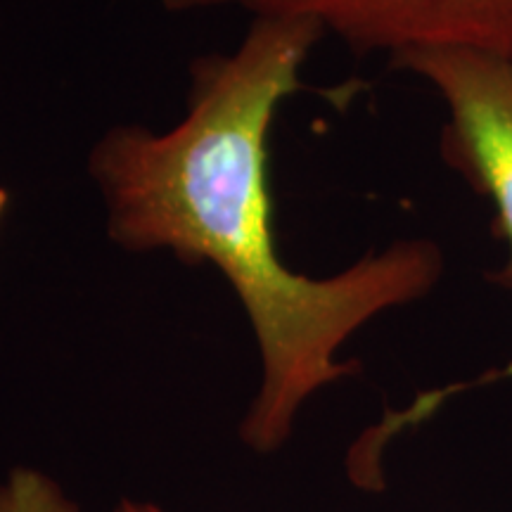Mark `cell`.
<instances>
[{
  "instance_id": "cell-2",
  "label": "cell",
  "mask_w": 512,
  "mask_h": 512,
  "mask_svg": "<svg viewBox=\"0 0 512 512\" xmlns=\"http://www.w3.org/2000/svg\"><path fill=\"white\" fill-rule=\"evenodd\" d=\"M446 110L441 157L494 211L505 261L491 283L512 290V55L479 48H420L389 57Z\"/></svg>"
},
{
  "instance_id": "cell-4",
  "label": "cell",
  "mask_w": 512,
  "mask_h": 512,
  "mask_svg": "<svg viewBox=\"0 0 512 512\" xmlns=\"http://www.w3.org/2000/svg\"><path fill=\"white\" fill-rule=\"evenodd\" d=\"M0 512H79V508L46 472L15 467L0 484Z\"/></svg>"
},
{
  "instance_id": "cell-5",
  "label": "cell",
  "mask_w": 512,
  "mask_h": 512,
  "mask_svg": "<svg viewBox=\"0 0 512 512\" xmlns=\"http://www.w3.org/2000/svg\"><path fill=\"white\" fill-rule=\"evenodd\" d=\"M112 512H164V510H159L157 505H152V503L131 501V498H124V501H121Z\"/></svg>"
},
{
  "instance_id": "cell-3",
  "label": "cell",
  "mask_w": 512,
  "mask_h": 512,
  "mask_svg": "<svg viewBox=\"0 0 512 512\" xmlns=\"http://www.w3.org/2000/svg\"><path fill=\"white\" fill-rule=\"evenodd\" d=\"M169 12L242 10L306 19L354 53L389 57L420 48L512 55V0H159Z\"/></svg>"
},
{
  "instance_id": "cell-1",
  "label": "cell",
  "mask_w": 512,
  "mask_h": 512,
  "mask_svg": "<svg viewBox=\"0 0 512 512\" xmlns=\"http://www.w3.org/2000/svg\"><path fill=\"white\" fill-rule=\"evenodd\" d=\"M323 36L306 19H252L233 53L192 62L176 126H112L88 155L112 242L216 266L240 299L261 356L259 392L240 425L256 453L285 444L313 394L358 373V363L337 361L351 335L427 297L444 273V254L427 238L396 240L328 278L285 266L268 133L280 102L304 88L299 74Z\"/></svg>"
},
{
  "instance_id": "cell-6",
  "label": "cell",
  "mask_w": 512,
  "mask_h": 512,
  "mask_svg": "<svg viewBox=\"0 0 512 512\" xmlns=\"http://www.w3.org/2000/svg\"><path fill=\"white\" fill-rule=\"evenodd\" d=\"M8 202H10V197H8V192H5L3 188H0V219H3V214H5V209H8Z\"/></svg>"
}]
</instances>
